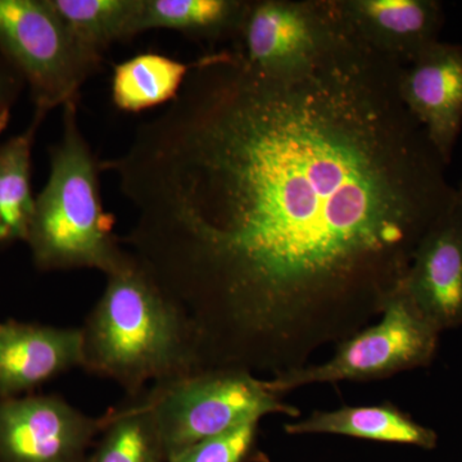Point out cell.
<instances>
[{
    "instance_id": "cell-7",
    "label": "cell",
    "mask_w": 462,
    "mask_h": 462,
    "mask_svg": "<svg viewBox=\"0 0 462 462\" xmlns=\"http://www.w3.org/2000/svg\"><path fill=\"white\" fill-rule=\"evenodd\" d=\"M342 18L338 0H248L238 50L264 71L296 69L327 47Z\"/></svg>"
},
{
    "instance_id": "cell-14",
    "label": "cell",
    "mask_w": 462,
    "mask_h": 462,
    "mask_svg": "<svg viewBox=\"0 0 462 462\" xmlns=\"http://www.w3.org/2000/svg\"><path fill=\"white\" fill-rule=\"evenodd\" d=\"M47 115L33 112L23 133L0 143V245L26 242L35 211L32 147Z\"/></svg>"
},
{
    "instance_id": "cell-5",
    "label": "cell",
    "mask_w": 462,
    "mask_h": 462,
    "mask_svg": "<svg viewBox=\"0 0 462 462\" xmlns=\"http://www.w3.org/2000/svg\"><path fill=\"white\" fill-rule=\"evenodd\" d=\"M0 58L44 115L78 100L103 60L69 32L47 0H0Z\"/></svg>"
},
{
    "instance_id": "cell-2",
    "label": "cell",
    "mask_w": 462,
    "mask_h": 462,
    "mask_svg": "<svg viewBox=\"0 0 462 462\" xmlns=\"http://www.w3.org/2000/svg\"><path fill=\"white\" fill-rule=\"evenodd\" d=\"M81 334V367L114 380L129 396L200 370L189 321L132 254L107 275Z\"/></svg>"
},
{
    "instance_id": "cell-6",
    "label": "cell",
    "mask_w": 462,
    "mask_h": 462,
    "mask_svg": "<svg viewBox=\"0 0 462 462\" xmlns=\"http://www.w3.org/2000/svg\"><path fill=\"white\" fill-rule=\"evenodd\" d=\"M380 316L375 325L340 342L327 363L276 374L270 387L282 396L305 385L388 378L431 364L440 331L413 303L403 281L391 291Z\"/></svg>"
},
{
    "instance_id": "cell-17",
    "label": "cell",
    "mask_w": 462,
    "mask_h": 462,
    "mask_svg": "<svg viewBox=\"0 0 462 462\" xmlns=\"http://www.w3.org/2000/svg\"><path fill=\"white\" fill-rule=\"evenodd\" d=\"M191 69L188 63L157 53H143L115 67L112 99L125 112H142L171 103Z\"/></svg>"
},
{
    "instance_id": "cell-19",
    "label": "cell",
    "mask_w": 462,
    "mask_h": 462,
    "mask_svg": "<svg viewBox=\"0 0 462 462\" xmlns=\"http://www.w3.org/2000/svg\"><path fill=\"white\" fill-rule=\"evenodd\" d=\"M258 422H247L196 443L169 462H248L256 452Z\"/></svg>"
},
{
    "instance_id": "cell-1",
    "label": "cell",
    "mask_w": 462,
    "mask_h": 462,
    "mask_svg": "<svg viewBox=\"0 0 462 462\" xmlns=\"http://www.w3.org/2000/svg\"><path fill=\"white\" fill-rule=\"evenodd\" d=\"M402 69L345 14L296 69L207 54L100 163L135 211L127 252L189 321L200 369L303 366L403 281L456 188L404 106Z\"/></svg>"
},
{
    "instance_id": "cell-13",
    "label": "cell",
    "mask_w": 462,
    "mask_h": 462,
    "mask_svg": "<svg viewBox=\"0 0 462 462\" xmlns=\"http://www.w3.org/2000/svg\"><path fill=\"white\" fill-rule=\"evenodd\" d=\"M284 430L293 436L336 434L424 449L436 448L438 442L436 431L413 420L411 416L392 403L315 411L302 420L285 424Z\"/></svg>"
},
{
    "instance_id": "cell-4",
    "label": "cell",
    "mask_w": 462,
    "mask_h": 462,
    "mask_svg": "<svg viewBox=\"0 0 462 462\" xmlns=\"http://www.w3.org/2000/svg\"><path fill=\"white\" fill-rule=\"evenodd\" d=\"M147 397L167 460L188 447L272 413L300 415L273 391L269 380L242 369L199 370L151 385Z\"/></svg>"
},
{
    "instance_id": "cell-16",
    "label": "cell",
    "mask_w": 462,
    "mask_h": 462,
    "mask_svg": "<svg viewBox=\"0 0 462 462\" xmlns=\"http://www.w3.org/2000/svg\"><path fill=\"white\" fill-rule=\"evenodd\" d=\"M107 422L89 462H169L147 389L107 412Z\"/></svg>"
},
{
    "instance_id": "cell-15",
    "label": "cell",
    "mask_w": 462,
    "mask_h": 462,
    "mask_svg": "<svg viewBox=\"0 0 462 462\" xmlns=\"http://www.w3.org/2000/svg\"><path fill=\"white\" fill-rule=\"evenodd\" d=\"M247 7L248 0H144L139 29L218 41L239 35Z\"/></svg>"
},
{
    "instance_id": "cell-20",
    "label": "cell",
    "mask_w": 462,
    "mask_h": 462,
    "mask_svg": "<svg viewBox=\"0 0 462 462\" xmlns=\"http://www.w3.org/2000/svg\"><path fill=\"white\" fill-rule=\"evenodd\" d=\"M23 84L20 76L0 58V134L7 127L12 107Z\"/></svg>"
},
{
    "instance_id": "cell-10",
    "label": "cell",
    "mask_w": 462,
    "mask_h": 462,
    "mask_svg": "<svg viewBox=\"0 0 462 462\" xmlns=\"http://www.w3.org/2000/svg\"><path fill=\"white\" fill-rule=\"evenodd\" d=\"M403 285L440 333L462 327V215L456 196L416 249Z\"/></svg>"
},
{
    "instance_id": "cell-3",
    "label": "cell",
    "mask_w": 462,
    "mask_h": 462,
    "mask_svg": "<svg viewBox=\"0 0 462 462\" xmlns=\"http://www.w3.org/2000/svg\"><path fill=\"white\" fill-rule=\"evenodd\" d=\"M62 138L51 151L47 184L35 197L29 236L33 263L42 272L120 269L130 254L114 233L103 208L93 152L78 121V100L63 106Z\"/></svg>"
},
{
    "instance_id": "cell-21",
    "label": "cell",
    "mask_w": 462,
    "mask_h": 462,
    "mask_svg": "<svg viewBox=\"0 0 462 462\" xmlns=\"http://www.w3.org/2000/svg\"><path fill=\"white\" fill-rule=\"evenodd\" d=\"M456 202H457L458 208H460V212L462 215V180L458 187L456 188Z\"/></svg>"
},
{
    "instance_id": "cell-9",
    "label": "cell",
    "mask_w": 462,
    "mask_h": 462,
    "mask_svg": "<svg viewBox=\"0 0 462 462\" xmlns=\"http://www.w3.org/2000/svg\"><path fill=\"white\" fill-rule=\"evenodd\" d=\"M404 106L449 165L462 130V45L437 42L403 66Z\"/></svg>"
},
{
    "instance_id": "cell-22",
    "label": "cell",
    "mask_w": 462,
    "mask_h": 462,
    "mask_svg": "<svg viewBox=\"0 0 462 462\" xmlns=\"http://www.w3.org/2000/svg\"><path fill=\"white\" fill-rule=\"evenodd\" d=\"M85 462H89V461H88V458H87V461H85Z\"/></svg>"
},
{
    "instance_id": "cell-18",
    "label": "cell",
    "mask_w": 462,
    "mask_h": 462,
    "mask_svg": "<svg viewBox=\"0 0 462 462\" xmlns=\"http://www.w3.org/2000/svg\"><path fill=\"white\" fill-rule=\"evenodd\" d=\"M84 47L103 56L115 42L141 33L144 0H47Z\"/></svg>"
},
{
    "instance_id": "cell-8",
    "label": "cell",
    "mask_w": 462,
    "mask_h": 462,
    "mask_svg": "<svg viewBox=\"0 0 462 462\" xmlns=\"http://www.w3.org/2000/svg\"><path fill=\"white\" fill-rule=\"evenodd\" d=\"M107 418L87 415L56 394L0 397V462H85Z\"/></svg>"
},
{
    "instance_id": "cell-11",
    "label": "cell",
    "mask_w": 462,
    "mask_h": 462,
    "mask_svg": "<svg viewBox=\"0 0 462 462\" xmlns=\"http://www.w3.org/2000/svg\"><path fill=\"white\" fill-rule=\"evenodd\" d=\"M81 364V328L0 322V397L23 396Z\"/></svg>"
},
{
    "instance_id": "cell-12",
    "label": "cell",
    "mask_w": 462,
    "mask_h": 462,
    "mask_svg": "<svg viewBox=\"0 0 462 462\" xmlns=\"http://www.w3.org/2000/svg\"><path fill=\"white\" fill-rule=\"evenodd\" d=\"M356 32L376 51L409 65L440 41L445 11L438 0H338Z\"/></svg>"
}]
</instances>
